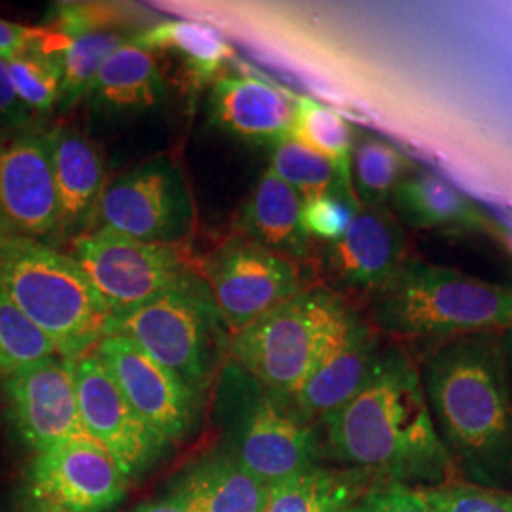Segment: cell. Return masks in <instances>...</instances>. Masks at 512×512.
Listing matches in <instances>:
<instances>
[{
    "label": "cell",
    "mask_w": 512,
    "mask_h": 512,
    "mask_svg": "<svg viewBox=\"0 0 512 512\" xmlns=\"http://www.w3.org/2000/svg\"><path fill=\"white\" fill-rule=\"evenodd\" d=\"M332 458L423 490L459 480L440 442L421 385L418 361L384 346L363 387L323 420Z\"/></svg>",
    "instance_id": "obj_1"
},
{
    "label": "cell",
    "mask_w": 512,
    "mask_h": 512,
    "mask_svg": "<svg viewBox=\"0 0 512 512\" xmlns=\"http://www.w3.org/2000/svg\"><path fill=\"white\" fill-rule=\"evenodd\" d=\"M418 368L437 435L459 480L512 492V395L501 332L431 342Z\"/></svg>",
    "instance_id": "obj_2"
},
{
    "label": "cell",
    "mask_w": 512,
    "mask_h": 512,
    "mask_svg": "<svg viewBox=\"0 0 512 512\" xmlns=\"http://www.w3.org/2000/svg\"><path fill=\"white\" fill-rule=\"evenodd\" d=\"M511 323L512 289L420 258H408L370 300V325L401 340L431 344L503 332Z\"/></svg>",
    "instance_id": "obj_3"
},
{
    "label": "cell",
    "mask_w": 512,
    "mask_h": 512,
    "mask_svg": "<svg viewBox=\"0 0 512 512\" xmlns=\"http://www.w3.org/2000/svg\"><path fill=\"white\" fill-rule=\"evenodd\" d=\"M0 283L63 361L92 353L110 317L103 298L73 256L18 238L0 253Z\"/></svg>",
    "instance_id": "obj_4"
},
{
    "label": "cell",
    "mask_w": 512,
    "mask_h": 512,
    "mask_svg": "<svg viewBox=\"0 0 512 512\" xmlns=\"http://www.w3.org/2000/svg\"><path fill=\"white\" fill-rule=\"evenodd\" d=\"M348 311L329 287H308L234 334L230 353L266 391L294 401Z\"/></svg>",
    "instance_id": "obj_5"
},
{
    "label": "cell",
    "mask_w": 512,
    "mask_h": 512,
    "mask_svg": "<svg viewBox=\"0 0 512 512\" xmlns=\"http://www.w3.org/2000/svg\"><path fill=\"white\" fill-rule=\"evenodd\" d=\"M217 321L207 287L192 275L135 310L110 315L105 336L128 338L194 393L209 378Z\"/></svg>",
    "instance_id": "obj_6"
},
{
    "label": "cell",
    "mask_w": 512,
    "mask_h": 512,
    "mask_svg": "<svg viewBox=\"0 0 512 512\" xmlns=\"http://www.w3.org/2000/svg\"><path fill=\"white\" fill-rule=\"evenodd\" d=\"M97 228L154 245L183 247L196 228V205L179 164L158 156L107 184Z\"/></svg>",
    "instance_id": "obj_7"
},
{
    "label": "cell",
    "mask_w": 512,
    "mask_h": 512,
    "mask_svg": "<svg viewBox=\"0 0 512 512\" xmlns=\"http://www.w3.org/2000/svg\"><path fill=\"white\" fill-rule=\"evenodd\" d=\"M71 256L110 315L135 310L192 277L181 247L145 243L107 228L74 238Z\"/></svg>",
    "instance_id": "obj_8"
},
{
    "label": "cell",
    "mask_w": 512,
    "mask_h": 512,
    "mask_svg": "<svg viewBox=\"0 0 512 512\" xmlns=\"http://www.w3.org/2000/svg\"><path fill=\"white\" fill-rule=\"evenodd\" d=\"M207 293L220 323L238 334L304 289L298 264L236 236L205 264Z\"/></svg>",
    "instance_id": "obj_9"
},
{
    "label": "cell",
    "mask_w": 512,
    "mask_h": 512,
    "mask_svg": "<svg viewBox=\"0 0 512 512\" xmlns=\"http://www.w3.org/2000/svg\"><path fill=\"white\" fill-rule=\"evenodd\" d=\"M0 217L18 238L61 241L48 133L29 126L0 131Z\"/></svg>",
    "instance_id": "obj_10"
},
{
    "label": "cell",
    "mask_w": 512,
    "mask_h": 512,
    "mask_svg": "<svg viewBox=\"0 0 512 512\" xmlns=\"http://www.w3.org/2000/svg\"><path fill=\"white\" fill-rule=\"evenodd\" d=\"M321 454L317 427L291 399L264 391L247 410L238 440V463L272 488L304 473Z\"/></svg>",
    "instance_id": "obj_11"
},
{
    "label": "cell",
    "mask_w": 512,
    "mask_h": 512,
    "mask_svg": "<svg viewBox=\"0 0 512 512\" xmlns=\"http://www.w3.org/2000/svg\"><path fill=\"white\" fill-rule=\"evenodd\" d=\"M4 395L19 437L37 454L93 440L80 416L71 361L50 359L19 370L4 380Z\"/></svg>",
    "instance_id": "obj_12"
},
{
    "label": "cell",
    "mask_w": 512,
    "mask_h": 512,
    "mask_svg": "<svg viewBox=\"0 0 512 512\" xmlns=\"http://www.w3.org/2000/svg\"><path fill=\"white\" fill-rule=\"evenodd\" d=\"M321 258L330 291L372 300L408 262V238L387 205H361L348 232L329 243Z\"/></svg>",
    "instance_id": "obj_13"
},
{
    "label": "cell",
    "mask_w": 512,
    "mask_h": 512,
    "mask_svg": "<svg viewBox=\"0 0 512 512\" xmlns=\"http://www.w3.org/2000/svg\"><path fill=\"white\" fill-rule=\"evenodd\" d=\"M128 492V478L95 440L38 454L29 469V499L67 512H109Z\"/></svg>",
    "instance_id": "obj_14"
},
{
    "label": "cell",
    "mask_w": 512,
    "mask_h": 512,
    "mask_svg": "<svg viewBox=\"0 0 512 512\" xmlns=\"http://www.w3.org/2000/svg\"><path fill=\"white\" fill-rule=\"evenodd\" d=\"M71 366L80 416L90 437L109 452L128 480L143 473L164 440L137 416L95 349Z\"/></svg>",
    "instance_id": "obj_15"
},
{
    "label": "cell",
    "mask_w": 512,
    "mask_h": 512,
    "mask_svg": "<svg viewBox=\"0 0 512 512\" xmlns=\"http://www.w3.org/2000/svg\"><path fill=\"white\" fill-rule=\"evenodd\" d=\"M95 353L137 416L160 439H183L194 418V393L175 374L124 336H103Z\"/></svg>",
    "instance_id": "obj_16"
},
{
    "label": "cell",
    "mask_w": 512,
    "mask_h": 512,
    "mask_svg": "<svg viewBox=\"0 0 512 512\" xmlns=\"http://www.w3.org/2000/svg\"><path fill=\"white\" fill-rule=\"evenodd\" d=\"M382 348L378 330L349 308L311 366L294 404L310 420H323L363 387Z\"/></svg>",
    "instance_id": "obj_17"
},
{
    "label": "cell",
    "mask_w": 512,
    "mask_h": 512,
    "mask_svg": "<svg viewBox=\"0 0 512 512\" xmlns=\"http://www.w3.org/2000/svg\"><path fill=\"white\" fill-rule=\"evenodd\" d=\"M296 97L241 74H222L209 93L215 128L255 147H277L291 139Z\"/></svg>",
    "instance_id": "obj_18"
},
{
    "label": "cell",
    "mask_w": 512,
    "mask_h": 512,
    "mask_svg": "<svg viewBox=\"0 0 512 512\" xmlns=\"http://www.w3.org/2000/svg\"><path fill=\"white\" fill-rule=\"evenodd\" d=\"M52 27L63 37V46L57 52L63 73L59 105L73 109L76 103L88 99L105 61L133 37L120 29L122 19L114 8L92 4H59Z\"/></svg>",
    "instance_id": "obj_19"
},
{
    "label": "cell",
    "mask_w": 512,
    "mask_h": 512,
    "mask_svg": "<svg viewBox=\"0 0 512 512\" xmlns=\"http://www.w3.org/2000/svg\"><path fill=\"white\" fill-rule=\"evenodd\" d=\"M55 190L59 202L61 239L92 232L107 188L105 160L90 137L61 126L48 131Z\"/></svg>",
    "instance_id": "obj_20"
},
{
    "label": "cell",
    "mask_w": 512,
    "mask_h": 512,
    "mask_svg": "<svg viewBox=\"0 0 512 512\" xmlns=\"http://www.w3.org/2000/svg\"><path fill=\"white\" fill-rule=\"evenodd\" d=\"M238 226L241 238L296 264L311 256V238L302 224V198L270 169L243 203Z\"/></svg>",
    "instance_id": "obj_21"
},
{
    "label": "cell",
    "mask_w": 512,
    "mask_h": 512,
    "mask_svg": "<svg viewBox=\"0 0 512 512\" xmlns=\"http://www.w3.org/2000/svg\"><path fill=\"white\" fill-rule=\"evenodd\" d=\"M391 211L403 228L439 232H484L492 215L429 169H412L391 196Z\"/></svg>",
    "instance_id": "obj_22"
},
{
    "label": "cell",
    "mask_w": 512,
    "mask_h": 512,
    "mask_svg": "<svg viewBox=\"0 0 512 512\" xmlns=\"http://www.w3.org/2000/svg\"><path fill=\"white\" fill-rule=\"evenodd\" d=\"M165 93L167 86L158 57L131 38L105 61L88 99L97 114L120 118L156 109Z\"/></svg>",
    "instance_id": "obj_23"
},
{
    "label": "cell",
    "mask_w": 512,
    "mask_h": 512,
    "mask_svg": "<svg viewBox=\"0 0 512 512\" xmlns=\"http://www.w3.org/2000/svg\"><path fill=\"white\" fill-rule=\"evenodd\" d=\"M268 490L238 461L215 458L190 469L167 501L184 512H264Z\"/></svg>",
    "instance_id": "obj_24"
},
{
    "label": "cell",
    "mask_w": 512,
    "mask_h": 512,
    "mask_svg": "<svg viewBox=\"0 0 512 512\" xmlns=\"http://www.w3.org/2000/svg\"><path fill=\"white\" fill-rule=\"evenodd\" d=\"M133 42L154 54L160 52L177 57L190 90L213 84L224 63L232 57V48L219 29L188 19L156 23L135 35Z\"/></svg>",
    "instance_id": "obj_25"
},
{
    "label": "cell",
    "mask_w": 512,
    "mask_h": 512,
    "mask_svg": "<svg viewBox=\"0 0 512 512\" xmlns=\"http://www.w3.org/2000/svg\"><path fill=\"white\" fill-rule=\"evenodd\" d=\"M376 480L363 469L313 465L272 486L264 512H353Z\"/></svg>",
    "instance_id": "obj_26"
},
{
    "label": "cell",
    "mask_w": 512,
    "mask_h": 512,
    "mask_svg": "<svg viewBox=\"0 0 512 512\" xmlns=\"http://www.w3.org/2000/svg\"><path fill=\"white\" fill-rule=\"evenodd\" d=\"M412 169L414 165L403 150L380 137L355 141L351 154V186L361 205H387Z\"/></svg>",
    "instance_id": "obj_27"
},
{
    "label": "cell",
    "mask_w": 512,
    "mask_h": 512,
    "mask_svg": "<svg viewBox=\"0 0 512 512\" xmlns=\"http://www.w3.org/2000/svg\"><path fill=\"white\" fill-rule=\"evenodd\" d=\"M291 139L327 158L351 181L355 133L348 120L336 110L310 97H296Z\"/></svg>",
    "instance_id": "obj_28"
},
{
    "label": "cell",
    "mask_w": 512,
    "mask_h": 512,
    "mask_svg": "<svg viewBox=\"0 0 512 512\" xmlns=\"http://www.w3.org/2000/svg\"><path fill=\"white\" fill-rule=\"evenodd\" d=\"M59 357L52 340L19 310L0 283V376Z\"/></svg>",
    "instance_id": "obj_29"
},
{
    "label": "cell",
    "mask_w": 512,
    "mask_h": 512,
    "mask_svg": "<svg viewBox=\"0 0 512 512\" xmlns=\"http://www.w3.org/2000/svg\"><path fill=\"white\" fill-rule=\"evenodd\" d=\"M268 169L302 200L340 188H353L336 165L293 139L274 147Z\"/></svg>",
    "instance_id": "obj_30"
},
{
    "label": "cell",
    "mask_w": 512,
    "mask_h": 512,
    "mask_svg": "<svg viewBox=\"0 0 512 512\" xmlns=\"http://www.w3.org/2000/svg\"><path fill=\"white\" fill-rule=\"evenodd\" d=\"M19 99L31 112H46L61 103L63 73L57 55L33 48L6 57Z\"/></svg>",
    "instance_id": "obj_31"
},
{
    "label": "cell",
    "mask_w": 512,
    "mask_h": 512,
    "mask_svg": "<svg viewBox=\"0 0 512 512\" xmlns=\"http://www.w3.org/2000/svg\"><path fill=\"white\" fill-rule=\"evenodd\" d=\"M361 203L353 188H340L302 200V224L311 239L334 243L348 232Z\"/></svg>",
    "instance_id": "obj_32"
},
{
    "label": "cell",
    "mask_w": 512,
    "mask_h": 512,
    "mask_svg": "<svg viewBox=\"0 0 512 512\" xmlns=\"http://www.w3.org/2000/svg\"><path fill=\"white\" fill-rule=\"evenodd\" d=\"M435 512H512V492L450 480L420 490Z\"/></svg>",
    "instance_id": "obj_33"
},
{
    "label": "cell",
    "mask_w": 512,
    "mask_h": 512,
    "mask_svg": "<svg viewBox=\"0 0 512 512\" xmlns=\"http://www.w3.org/2000/svg\"><path fill=\"white\" fill-rule=\"evenodd\" d=\"M353 512H435L420 490L378 478Z\"/></svg>",
    "instance_id": "obj_34"
},
{
    "label": "cell",
    "mask_w": 512,
    "mask_h": 512,
    "mask_svg": "<svg viewBox=\"0 0 512 512\" xmlns=\"http://www.w3.org/2000/svg\"><path fill=\"white\" fill-rule=\"evenodd\" d=\"M61 46L63 37L54 27H27L0 18V57H10L33 48L57 54Z\"/></svg>",
    "instance_id": "obj_35"
},
{
    "label": "cell",
    "mask_w": 512,
    "mask_h": 512,
    "mask_svg": "<svg viewBox=\"0 0 512 512\" xmlns=\"http://www.w3.org/2000/svg\"><path fill=\"white\" fill-rule=\"evenodd\" d=\"M31 114L33 112L23 105L12 84L6 57H0V131L29 126Z\"/></svg>",
    "instance_id": "obj_36"
},
{
    "label": "cell",
    "mask_w": 512,
    "mask_h": 512,
    "mask_svg": "<svg viewBox=\"0 0 512 512\" xmlns=\"http://www.w3.org/2000/svg\"><path fill=\"white\" fill-rule=\"evenodd\" d=\"M484 234H488L490 238L495 239L505 249V253L511 256L512 260V226L505 224L503 220L490 217Z\"/></svg>",
    "instance_id": "obj_37"
},
{
    "label": "cell",
    "mask_w": 512,
    "mask_h": 512,
    "mask_svg": "<svg viewBox=\"0 0 512 512\" xmlns=\"http://www.w3.org/2000/svg\"><path fill=\"white\" fill-rule=\"evenodd\" d=\"M501 351H503V365H505V374H507L512 395V323L501 332Z\"/></svg>",
    "instance_id": "obj_38"
},
{
    "label": "cell",
    "mask_w": 512,
    "mask_h": 512,
    "mask_svg": "<svg viewBox=\"0 0 512 512\" xmlns=\"http://www.w3.org/2000/svg\"><path fill=\"white\" fill-rule=\"evenodd\" d=\"M133 512H184L181 507H177L175 503L171 501H160V503H147V505H141L137 507Z\"/></svg>",
    "instance_id": "obj_39"
},
{
    "label": "cell",
    "mask_w": 512,
    "mask_h": 512,
    "mask_svg": "<svg viewBox=\"0 0 512 512\" xmlns=\"http://www.w3.org/2000/svg\"><path fill=\"white\" fill-rule=\"evenodd\" d=\"M18 236L12 232V228L6 224V220L0 217V253L12 243V241H16Z\"/></svg>",
    "instance_id": "obj_40"
},
{
    "label": "cell",
    "mask_w": 512,
    "mask_h": 512,
    "mask_svg": "<svg viewBox=\"0 0 512 512\" xmlns=\"http://www.w3.org/2000/svg\"><path fill=\"white\" fill-rule=\"evenodd\" d=\"M21 512H67L61 511V509H57V507H52V505H46V503H40V501H35V499H29L25 505H23V509Z\"/></svg>",
    "instance_id": "obj_41"
},
{
    "label": "cell",
    "mask_w": 512,
    "mask_h": 512,
    "mask_svg": "<svg viewBox=\"0 0 512 512\" xmlns=\"http://www.w3.org/2000/svg\"><path fill=\"white\" fill-rule=\"evenodd\" d=\"M0 512H4V511H2V509H0Z\"/></svg>",
    "instance_id": "obj_42"
}]
</instances>
